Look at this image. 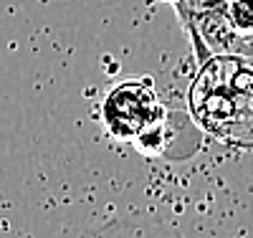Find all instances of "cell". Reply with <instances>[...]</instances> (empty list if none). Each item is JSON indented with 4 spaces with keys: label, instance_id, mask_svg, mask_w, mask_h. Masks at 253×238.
<instances>
[{
    "label": "cell",
    "instance_id": "6da1fadb",
    "mask_svg": "<svg viewBox=\"0 0 253 238\" xmlns=\"http://www.w3.org/2000/svg\"><path fill=\"white\" fill-rule=\"evenodd\" d=\"M187 104L193 119L220 142L253 149V58L215 53L190 84Z\"/></svg>",
    "mask_w": 253,
    "mask_h": 238
},
{
    "label": "cell",
    "instance_id": "7a4b0ae2",
    "mask_svg": "<svg viewBox=\"0 0 253 238\" xmlns=\"http://www.w3.org/2000/svg\"><path fill=\"white\" fill-rule=\"evenodd\" d=\"M165 104L155 89L152 76H139L117 84L101 101V122L107 135L117 142H134L147 129L167 122Z\"/></svg>",
    "mask_w": 253,
    "mask_h": 238
},
{
    "label": "cell",
    "instance_id": "3957f363",
    "mask_svg": "<svg viewBox=\"0 0 253 238\" xmlns=\"http://www.w3.org/2000/svg\"><path fill=\"white\" fill-rule=\"evenodd\" d=\"M84 238H182L175 228L157 223V221H144V218H114L101 223L99 228L89 231Z\"/></svg>",
    "mask_w": 253,
    "mask_h": 238
},
{
    "label": "cell",
    "instance_id": "277c9868",
    "mask_svg": "<svg viewBox=\"0 0 253 238\" xmlns=\"http://www.w3.org/2000/svg\"><path fill=\"white\" fill-rule=\"evenodd\" d=\"M228 18L241 36H253V0H228Z\"/></svg>",
    "mask_w": 253,
    "mask_h": 238
},
{
    "label": "cell",
    "instance_id": "5b68a950",
    "mask_svg": "<svg viewBox=\"0 0 253 238\" xmlns=\"http://www.w3.org/2000/svg\"><path fill=\"white\" fill-rule=\"evenodd\" d=\"M243 56H251L253 58V36L246 38V46H243Z\"/></svg>",
    "mask_w": 253,
    "mask_h": 238
},
{
    "label": "cell",
    "instance_id": "8992f818",
    "mask_svg": "<svg viewBox=\"0 0 253 238\" xmlns=\"http://www.w3.org/2000/svg\"><path fill=\"white\" fill-rule=\"evenodd\" d=\"M160 3H167V5H177V3H182V0H160Z\"/></svg>",
    "mask_w": 253,
    "mask_h": 238
}]
</instances>
